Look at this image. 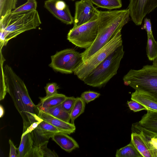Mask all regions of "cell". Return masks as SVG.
<instances>
[{
  "label": "cell",
  "instance_id": "cell-15",
  "mask_svg": "<svg viewBox=\"0 0 157 157\" xmlns=\"http://www.w3.org/2000/svg\"><path fill=\"white\" fill-rule=\"evenodd\" d=\"M131 100L140 103L147 110L157 112V99L148 93L135 90L131 94Z\"/></svg>",
  "mask_w": 157,
  "mask_h": 157
},
{
  "label": "cell",
  "instance_id": "cell-22",
  "mask_svg": "<svg viewBox=\"0 0 157 157\" xmlns=\"http://www.w3.org/2000/svg\"><path fill=\"white\" fill-rule=\"evenodd\" d=\"M115 156L116 157H142L132 143L117 151Z\"/></svg>",
  "mask_w": 157,
  "mask_h": 157
},
{
  "label": "cell",
  "instance_id": "cell-32",
  "mask_svg": "<svg viewBox=\"0 0 157 157\" xmlns=\"http://www.w3.org/2000/svg\"><path fill=\"white\" fill-rule=\"evenodd\" d=\"M127 104L129 109L134 112H137L144 110H147L146 108L138 102L132 100L128 101Z\"/></svg>",
  "mask_w": 157,
  "mask_h": 157
},
{
  "label": "cell",
  "instance_id": "cell-40",
  "mask_svg": "<svg viewBox=\"0 0 157 157\" xmlns=\"http://www.w3.org/2000/svg\"></svg>",
  "mask_w": 157,
  "mask_h": 157
},
{
  "label": "cell",
  "instance_id": "cell-2",
  "mask_svg": "<svg viewBox=\"0 0 157 157\" xmlns=\"http://www.w3.org/2000/svg\"><path fill=\"white\" fill-rule=\"evenodd\" d=\"M128 9L99 11L98 31L92 45L81 53L82 62L90 57L108 43L129 20Z\"/></svg>",
  "mask_w": 157,
  "mask_h": 157
},
{
  "label": "cell",
  "instance_id": "cell-8",
  "mask_svg": "<svg viewBox=\"0 0 157 157\" xmlns=\"http://www.w3.org/2000/svg\"><path fill=\"white\" fill-rule=\"evenodd\" d=\"M51 59L49 66L56 71L65 74L73 73L82 61L81 53L73 48L57 52Z\"/></svg>",
  "mask_w": 157,
  "mask_h": 157
},
{
  "label": "cell",
  "instance_id": "cell-29",
  "mask_svg": "<svg viewBox=\"0 0 157 157\" xmlns=\"http://www.w3.org/2000/svg\"><path fill=\"white\" fill-rule=\"evenodd\" d=\"M100 95L99 93L91 91L84 92L81 95V97L85 103H88L98 98Z\"/></svg>",
  "mask_w": 157,
  "mask_h": 157
},
{
  "label": "cell",
  "instance_id": "cell-13",
  "mask_svg": "<svg viewBox=\"0 0 157 157\" xmlns=\"http://www.w3.org/2000/svg\"><path fill=\"white\" fill-rule=\"evenodd\" d=\"M39 117L57 128L60 132L70 135L76 130L74 124L67 122L55 117L41 110L38 109Z\"/></svg>",
  "mask_w": 157,
  "mask_h": 157
},
{
  "label": "cell",
  "instance_id": "cell-21",
  "mask_svg": "<svg viewBox=\"0 0 157 157\" xmlns=\"http://www.w3.org/2000/svg\"><path fill=\"white\" fill-rule=\"evenodd\" d=\"M42 110L55 117L66 122H69L71 120L70 114L62 108L61 104Z\"/></svg>",
  "mask_w": 157,
  "mask_h": 157
},
{
  "label": "cell",
  "instance_id": "cell-3",
  "mask_svg": "<svg viewBox=\"0 0 157 157\" xmlns=\"http://www.w3.org/2000/svg\"><path fill=\"white\" fill-rule=\"evenodd\" d=\"M41 23L36 10L6 14L0 19L1 45H6L10 39L24 32L36 29Z\"/></svg>",
  "mask_w": 157,
  "mask_h": 157
},
{
  "label": "cell",
  "instance_id": "cell-19",
  "mask_svg": "<svg viewBox=\"0 0 157 157\" xmlns=\"http://www.w3.org/2000/svg\"><path fill=\"white\" fill-rule=\"evenodd\" d=\"M131 142L143 157H152L149 147L138 134L132 132Z\"/></svg>",
  "mask_w": 157,
  "mask_h": 157
},
{
  "label": "cell",
  "instance_id": "cell-31",
  "mask_svg": "<svg viewBox=\"0 0 157 157\" xmlns=\"http://www.w3.org/2000/svg\"><path fill=\"white\" fill-rule=\"evenodd\" d=\"M59 88V86L56 83H47L44 87L46 93L45 97H48L58 93L57 90Z\"/></svg>",
  "mask_w": 157,
  "mask_h": 157
},
{
  "label": "cell",
  "instance_id": "cell-9",
  "mask_svg": "<svg viewBox=\"0 0 157 157\" xmlns=\"http://www.w3.org/2000/svg\"><path fill=\"white\" fill-rule=\"evenodd\" d=\"M157 7V0H130L129 15L136 25L141 24L145 16Z\"/></svg>",
  "mask_w": 157,
  "mask_h": 157
},
{
  "label": "cell",
  "instance_id": "cell-24",
  "mask_svg": "<svg viewBox=\"0 0 157 157\" xmlns=\"http://www.w3.org/2000/svg\"><path fill=\"white\" fill-rule=\"evenodd\" d=\"M98 7L111 10L119 9L122 6L121 0H90Z\"/></svg>",
  "mask_w": 157,
  "mask_h": 157
},
{
  "label": "cell",
  "instance_id": "cell-33",
  "mask_svg": "<svg viewBox=\"0 0 157 157\" xmlns=\"http://www.w3.org/2000/svg\"><path fill=\"white\" fill-rule=\"evenodd\" d=\"M42 157L39 147L33 146L26 157Z\"/></svg>",
  "mask_w": 157,
  "mask_h": 157
},
{
  "label": "cell",
  "instance_id": "cell-36",
  "mask_svg": "<svg viewBox=\"0 0 157 157\" xmlns=\"http://www.w3.org/2000/svg\"><path fill=\"white\" fill-rule=\"evenodd\" d=\"M42 120H43L41 119L40 120L34 122L32 124L27 128L25 132H23L21 136H22L28 133H31L38 126Z\"/></svg>",
  "mask_w": 157,
  "mask_h": 157
},
{
  "label": "cell",
  "instance_id": "cell-1",
  "mask_svg": "<svg viewBox=\"0 0 157 157\" xmlns=\"http://www.w3.org/2000/svg\"><path fill=\"white\" fill-rule=\"evenodd\" d=\"M3 74L6 92L11 97L22 118L24 132L32 124L41 119L38 116V109L31 99L24 82L12 68L5 65Z\"/></svg>",
  "mask_w": 157,
  "mask_h": 157
},
{
  "label": "cell",
  "instance_id": "cell-17",
  "mask_svg": "<svg viewBox=\"0 0 157 157\" xmlns=\"http://www.w3.org/2000/svg\"><path fill=\"white\" fill-rule=\"evenodd\" d=\"M67 97L64 94L57 93L48 97H39L40 101L36 106L38 109L43 110L61 104Z\"/></svg>",
  "mask_w": 157,
  "mask_h": 157
},
{
  "label": "cell",
  "instance_id": "cell-27",
  "mask_svg": "<svg viewBox=\"0 0 157 157\" xmlns=\"http://www.w3.org/2000/svg\"><path fill=\"white\" fill-rule=\"evenodd\" d=\"M37 3L36 0H27V2L21 6L16 8L11 12L17 13L36 10Z\"/></svg>",
  "mask_w": 157,
  "mask_h": 157
},
{
  "label": "cell",
  "instance_id": "cell-6",
  "mask_svg": "<svg viewBox=\"0 0 157 157\" xmlns=\"http://www.w3.org/2000/svg\"><path fill=\"white\" fill-rule=\"evenodd\" d=\"M122 44L121 30H120L107 44L86 61L82 62L75 70L74 74L83 81L86 76Z\"/></svg>",
  "mask_w": 157,
  "mask_h": 157
},
{
  "label": "cell",
  "instance_id": "cell-4",
  "mask_svg": "<svg viewBox=\"0 0 157 157\" xmlns=\"http://www.w3.org/2000/svg\"><path fill=\"white\" fill-rule=\"evenodd\" d=\"M124 54L122 44L86 76L84 82L94 87L103 86L117 74Z\"/></svg>",
  "mask_w": 157,
  "mask_h": 157
},
{
  "label": "cell",
  "instance_id": "cell-26",
  "mask_svg": "<svg viewBox=\"0 0 157 157\" xmlns=\"http://www.w3.org/2000/svg\"><path fill=\"white\" fill-rule=\"evenodd\" d=\"M17 0H0V19L16 8Z\"/></svg>",
  "mask_w": 157,
  "mask_h": 157
},
{
  "label": "cell",
  "instance_id": "cell-25",
  "mask_svg": "<svg viewBox=\"0 0 157 157\" xmlns=\"http://www.w3.org/2000/svg\"><path fill=\"white\" fill-rule=\"evenodd\" d=\"M147 55L149 60L153 61L157 57V42L153 34H147Z\"/></svg>",
  "mask_w": 157,
  "mask_h": 157
},
{
  "label": "cell",
  "instance_id": "cell-28",
  "mask_svg": "<svg viewBox=\"0 0 157 157\" xmlns=\"http://www.w3.org/2000/svg\"><path fill=\"white\" fill-rule=\"evenodd\" d=\"M76 98L74 97H67L61 104L62 108L65 111L70 113L74 105Z\"/></svg>",
  "mask_w": 157,
  "mask_h": 157
},
{
  "label": "cell",
  "instance_id": "cell-5",
  "mask_svg": "<svg viewBox=\"0 0 157 157\" xmlns=\"http://www.w3.org/2000/svg\"><path fill=\"white\" fill-rule=\"evenodd\" d=\"M123 80L125 85L157 99V67L147 65L139 70L131 69L124 76Z\"/></svg>",
  "mask_w": 157,
  "mask_h": 157
},
{
  "label": "cell",
  "instance_id": "cell-14",
  "mask_svg": "<svg viewBox=\"0 0 157 157\" xmlns=\"http://www.w3.org/2000/svg\"><path fill=\"white\" fill-rule=\"evenodd\" d=\"M132 132L138 134L144 140L150 149L152 157L153 151L157 149V133L141 126L138 122L132 124Z\"/></svg>",
  "mask_w": 157,
  "mask_h": 157
},
{
  "label": "cell",
  "instance_id": "cell-35",
  "mask_svg": "<svg viewBox=\"0 0 157 157\" xmlns=\"http://www.w3.org/2000/svg\"><path fill=\"white\" fill-rule=\"evenodd\" d=\"M10 145V151L9 155V157H18V155L17 151L18 148L16 147L12 140L10 139L9 141Z\"/></svg>",
  "mask_w": 157,
  "mask_h": 157
},
{
  "label": "cell",
  "instance_id": "cell-18",
  "mask_svg": "<svg viewBox=\"0 0 157 157\" xmlns=\"http://www.w3.org/2000/svg\"><path fill=\"white\" fill-rule=\"evenodd\" d=\"M138 122L144 128L157 133V112L149 109Z\"/></svg>",
  "mask_w": 157,
  "mask_h": 157
},
{
  "label": "cell",
  "instance_id": "cell-11",
  "mask_svg": "<svg viewBox=\"0 0 157 157\" xmlns=\"http://www.w3.org/2000/svg\"><path fill=\"white\" fill-rule=\"evenodd\" d=\"M44 7L55 17L67 25L73 23L74 17L71 13L68 6L61 0H46Z\"/></svg>",
  "mask_w": 157,
  "mask_h": 157
},
{
  "label": "cell",
  "instance_id": "cell-30",
  "mask_svg": "<svg viewBox=\"0 0 157 157\" xmlns=\"http://www.w3.org/2000/svg\"><path fill=\"white\" fill-rule=\"evenodd\" d=\"M48 143L39 146L42 157H58V156L54 151H52L47 147Z\"/></svg>",
  "mask_w": 157,
  "mask_h": 157
},
{
  "label": "cell",
  "instance_id": "cell-37",
  "mask_svg": "<svg viewBox=\"0 0 157 157\" xmlns=\"http://www.w3.org/2000/svg\"><path fill=\"white\" fill-rule=\"evenodd\" d=\"M5 113L4 109L3 106L1 105H0V117H2L4 115Z\"/></svg>",
  "mask_w": 157,
  "mask_h": 157
},
{
  "label": "cell",
  "instance_id": "cell-38",
  "mask_svg": "<svg viewBox=\"0 0 157 157\" xmlns=\"http://www.w3.org/2000/svg\"><path fill=\"white\" fill-rule=\"evenodd\" d=\"M152 65L157 67V57L152 61Z\"/></svg>",
  "mask_w": 157,
  "mask_h": 157
},
{
  "label": "cell",
  "instance_id": "cell-7",
  "mask_svg": "<svg viewBox=\"0 0 157 157\" xmlns=\"http://www.w3.org/2000/svg\"><path fill=\"white\" fill-rule=\"evenodd\" d=\"M98 16L69 31L67 39L76 46L86 49L93 43L98 31Z\"/></svg>",
  "mask_w": 157,
  "mask_h": 157
},
{
  "label": "cell",
  "instance_id": "cell-10",
  "mask_svg": "<svg viewBox=\"0 0 157 157\" xmlns=\"http://www.w3.org/2000/svg\"><path fill=\"white\" fill-rule=\"evenodd\" d=\"M90 0H81L75 3L73 27L86 23L98 16L99 11Z\"/></svg>",
  "mask_w": 157,
  "mask_h": 157
},
{
  "label": "cell",
  "instance_id": "cell-23",
  "mask_svg": "<svg viewBox=\"0 0 157 157\" xmlns=\"http://www.w3.org/2000/svg\"><path fill=\"white\" fill-rule=\"evenodd\" d=\"M86 103L81 97H77L70 113L71 123L74 124L75 120L84 111Z\"/></svg>",
  "mask_w": 157,
  "mask_h": 157
},
{
  "label": "cell",
  "instance_id": "cell-16",
  "mask_svg": "<svg viewBox=\"0 0 157 157\" xmlns=\"http://www.w3.org/2000/svg\"><path fill=\"white\" fill-rule=\"evenodd\" d=\"M63 150L70 152L75 149L79 147L77 142L68 134L62 132H58L54 134L51 137Z\"/></svg>",
  "mask_w": 157,
  "mask_h": 157
},
{
  "label": "cell",
  "instance_id": "cell-20",
  "mask_svg": "<svg viewBox=\"0 0 157 157\" xmlns=\"http://www.w3.org/2000/svg\"><path fill=\"white\" fill-rule=\"evenodd\" d=\"M21 139L17 150L18 157H26L34 146L31 133H28L21 136Z\"/></svg>",
  "mask_w": 157,
  "mask_h": 157
},
{
  "label": "cell",
  "instance_id": "cell-12",
  "mask_svg": "<svg viewBox=\"0 0 157 157\" xmlns=\"http://www.w3.org/2000/svg\"><path fill=\"white\" fill-rule=\"evenodd\" d=\"M60 131L50 123L42 120L38 126L31 132L34 145L39 147L48 143L49 139L53 135Z\"/></svg>",
  "mask_w": 157,
  "mask_h": 157
},
{
  "label": "cell",
  "instance_id": "cell-39",
  "mask_svg": "<svg viewBox=\"0 0 157 157\" xmlns=\"http://www.w3.org/2000/svg\"><path fill=\"white\" fill-rule=\"evenodd\" d=\"M153 157H157V149L155 150L153 152Z\"/></svg>",
  "mask_w": 157,
  "mask_h": 157
},
{
  "label": "cell",
  "instance_id": "cell-34",
  "mask_svg": "<svg viewBox=\"0 0 157 157\" xmlns=\"http://www.w3.org/2000/svg\"><path fill=\"white\" fill-rule=\"evenodd\" d=\"M141 29H145L147 34H152L151 23L150 19L147 18L144 19V24Z\"/></svg>",
  "mask_w": 157,
  "mask_h": 157
}]
</instances>
